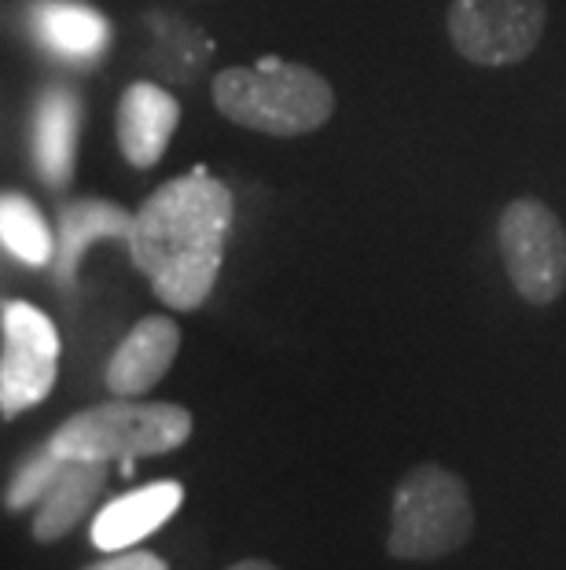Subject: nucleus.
Instances as JSON below:
<instances>
[{
  "instance_id": "7ed1b4c3",
  "label": "nucleus",
  "mask_w": 566,
  "mask_h": 570,
  "mask_svg": "<svg viewBox=\"0 0 566 570\" xmlns=\"http://www.w3.org/2000/svg\"><path fill=\"white\" fill-rule=\"evenodd\" d=\"M191 439V412L173 402H115L75 412L56 428L48 445L67 460H140L173 453Z\"/></svg>"
},
{
  "instance_id": "20e7f679",
  "label": "nucleus",
  "mask_w": 566,
  "mask_h": 570,
  "mask_svg": "<svg viewBox=\"0 0 566 570\" xmlns=\"http://www.w3.org/2000/svg\"><path fill=\"white\" fill-rule=\"evenodd\" d=\"M390 541L394 560H441L464 549L475 533V508L464 479L441 464H419L397 482L390 508Z\"/></svg>"
},
{
  "instance_id": "4468645a",
  "label": "nucleus",
  "mask_w": 566,
  "mask_h": 570,
  "mask_svg": "<svg viewBox=\"0 0 566 570\" xmlns=\"http://www.w3.org/2000/svg\"><path fill=\"white\" fill-rule=\"evenodd\" d=\"M107 236H132V214L107 199H78L67 203L59 214V250H56V281L63 291L75 287L78 262L89 244Z\"/></svg>"
},
{
  "instance_id": "f8f14e48",
  "label": "nucleus",
  "mask_w": 566,
  "mask_h": 570,
  "mask_svg": "<svg viewBox=\"0 0 566 570\" xmlns=\"http://www.w3.org/2000/svg\"><path fill=\"white\" fill-rule=\"evenodd\" d=\"M78 126H81V100L67 85H52L41 92L38 126H33V144H38V166L48 188H63L75 174L78 159Z\"/></svg>"
},
{
  "instance_id": "9d476101",
  "label": "nucleus",
  "mask_w": 566,
  "mask_h": 570,
  "mask_svg": "<svg viewBox=\"0 0 566 570\" xmlns=\"http://www.w3.org/2000/svg\"><path fill=\"white\" fill-rule=\"evenodd\" d=\"M180 501H185L180 482H151V487L115 497L92 519V544L100 552H126L159 530L166 519H173Z\"/></svg>"
},
{
  "instance_id": "423d86ee",
  "label": "nucleus",
  "mask_w": 566,
  "mask_h": 570,
  "mask_svg": "<svg viewBox=\"0 0 566 570\" xmlns=\"http://www.w3.org/2000/svg\"><path fill=\"white\" fill-rule=\"evenodd\" d=\"M545 0H453L449 38L467 63L515 67L545 38Z\"/></svg>"
},
{
  "instance_id": "0eeeda50",
  "label": "nucleus",
  "mask_w": 566,
  "mask_h": 570,
  "mask_svg": "<svg viewBox=\"0 0 566 570\" xmlns=\"http://www.w3.org/2000/svg\"><path fill=\"white\" fill-rule=\"evenodd\" d=\"M4 354H0V412L4 420L41 405L56 386L59 335L38 306L8 298L0 309Z\"/></svg>"
},
{
  "instance_id": "dca6fc26",
  "label": "nucleus",
  "mask_w": 566,
  "mask_h": 570,
  "mask_svg": "<svg viewBox=\"0 0 566 570\" xmlns=\"http://www.w3.org/2000/svg\"><path fill=\"white\" fill-rule=\"evenodd\" d=\"M63 464H67V456H59L52 445H41L38 453H30L22 460L16 479H11V487H8V497H4L8 512H22V508H30V504H41V497L56 482Z\"/></svg>"
},
{
  "instance_id": "a211bd4d",
  "label": "nucleus",
  "mask_w": 566,
  "mask_h": 570,
  "mask_svg": "<svg viewBox=\"0 0 566 570\" xmlns=\"http://www.w3.org/2000/svg\"><path fill=\"white\" fill-rule=\"evenodd\" d=\"M228 570H276V567L265 563V560H244V563H236V567H228Z\"/></svg>"
},
{
  "instance_id": "6e6552de",
  "label": "nucleus",
  "mask_w": 566,
  "mask_h": 570,
  "mask_svg": "<svg viewBox=\"0 0 566 570\" xmlns=\"http://www.w3.org/2000/svg\"><path fill=\"white\" fill-rule=\"evenodd\" d=\"M180 122V104L173 100L162 85L155 81H132L118 100L115 132L118 148L126 163L137 169H151L170 148L173 132Z\"/></svg>"
},
{
  "instance_id": "39448f33",
  "label": "nucleus",
  "mask_w": 566,
  "mask_h": 570,
  "mask_svg": "<svg viewBox=\"0 0 566 570\" xmlns=\"http://www.w3.org/2000/svg\"><path fill=\"white\" fill-rule=\"evenodd\" d=\"M497 244L512 287L534 306H552L566 291V228L540 199L504 206Z\"/></svg>"
},
{
  "instance_id": "1a4fd4ad",
  "label": "nucleus",
  "mask_w": 566,
  "mask_h": 570,
  "mask_svg": "<svg viewBox=\"0 0 566 570\" xmlns=\"http://www.w3.org/2000/svg\"><path fill=\"white\" fill-rule=\"evenodd\" d=\"M180 350V327L170 317H143L132 324V332L118 343L107 361V391L115 397H140L148 394L166 372L173 368Z\"/></svg>"
},
{
  "instance_id": "f3484780",
  "label": "nucleus",
  "mask_w": 566,
  "mask_h": 570,
  "mask_svg": "<svg viewBox=\"0 0 566 570\" xmlns=\"http://www.w3.org/2000/svg\"><path fill=\"white\" fill-rule=\"evenodd\" d=\"M86 570H170L166 567L159 556H151V552H137V549H126L122 556H115V560H103V563H92Z\"/></svg>"
},
{
  "instance_id": "9b49d317",
  "label": "nucleus",
  "mask_w": 566,
  "mask_h": 570,
  "mask_svg": "<svg viewBox=\"0 0 566 570\" xmlns=\"http://www.w3.org/2000/svg\"><path fill=\"white\" fill-rule=\"evenodd\" d=\"M107 487V464L103 460H67L59 468L56 482L41 497L38 515H33V538L41 544L59 541L89 515L96 497Z\"/></svg>"
},
{
  "instance_id": "f03ea898",
  "label": "nucleus",
  "mask_w": 566,
  "mask_h": 570,
  "mask_svg": "<svg viewBox=\"0 0 566 570\" xmlns=\"http://www.w3.org/2000/svg\"><path fill=\"white\" fill-rule=\"evenodd\" d=\"M210 92L214 107L228 122L269 137H306L335 115V89L328 78L280 56L221 70Z\"/></svg>"
},
{
  "instance_id": "ddd939ff",
  "label": "nucleus",
  "mask_w": 566,
  "mask_h": 570,
  "mask_svg": "<svg viewBox=\"0 0 566 570\" xmlns=\"http://www.w3.org/2000/svg\"><path fill=\"white\" fill-rule=\"evenodd\" d=\"M33 27L44 48L63 59L92 63L111 45V22L81 0H41L33 8Z\"/></svg>"
},
{
  "instance_id": "2eb2a0df",
  "label": "nucleus",
  "mask_w": 566,
  "mask_h": 570,
  "mask_svg": "<svg viewBox=\"0 0 566 570\" xmlns=\"http://www.w3.org/2000/svg\"><path fill=\"white\" fill-rule=\"evenodd\" d=\"M0 239H4L8 254H16L19 262L33 265V269L52 262V233H48L38 206L19 191H8L0 199Z\"/></svg>"
},
{
  "instance_id": "f257e3e1",
  "label": "nucleus",
  "mask_w": 566,
  "mask_h": 570,
  "mask_svg": "<svg viewBox=\"0 0 566 570\" xmlns=\"http://www.w3.org/2000/svg\"><path fill=\"white\" fill-rule=\"evenodd\" d=\"M232 191L207 169L166 180L140 206L132 217L129 250L162 306L191 313L210 298L232 233Z\"/></svg>"
}]
</instances>
